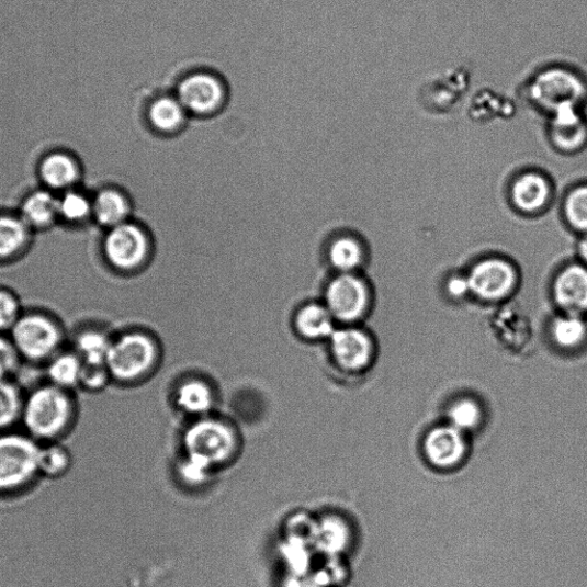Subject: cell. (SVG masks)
I'll return each instance as SVG.
<instances>
[{
    "instance_id": "cell-17",
    "label": "cell",
    "mask_w": 587,
    "mask_h": 587,
    "mask_svg": "<svg viewBox=\"0 0 587 587\" xmlns=\"http://www.w3.org/2000/svg\"><path fill=\"white\" fill-rule=\"evenodd\" d=\"M335 317L330 315L325 304L313 302L302 306L294 318L297 335L312 342H324L335 334Z\"/></svg>"
},
{
    "instance_id": "cell-3",
    "label": "cell",
    "mask_w": 587,
    "mask_h": 587,
    "mask_svg": "<svg viewBox=\"0 0 587 587\" xmlns=\"http://www.w3.org/2000/svg\"><path fill=\"white\" fill-rule=\"evenodd\" d=\"M159 364V343L142 331H126L112 341L106 366L113 380L132 384Z\"/></svg>"
},
{
    "instance_id": "cell-1",
    "label": "cell",
    "mask_w": 587,
    "mask_h": 587,
    "mask_svg": "<svg viewBox=\"0 0 587 587\" xmlns=\"http://www.w3.org/2000/svg\"><path fill=\"white\" fill-rule=\"evenodd\" d=\"M74 414L69 391L49 384L24 400L22 420L33 439L54 441L68 429Z\"/></svg>"
},
{
    "instance_id": "cell-13",
    "label": "cell",
    "mask_w": 587,
    "mask_h": 587,
    "mask_svg": "<svg viewBox=\"0 0 587 587\" xmlns=\"http://www.w3.org/2000/svg\"><path fill=\"white\" fill-rule=\"evenodd\" d=\"M554 293L557 304L566 314H587V267L572 266L561 272Z\"/></svg>"
},
{
    "instance_id": "cell-29",
    "label": "cell",
    "mask_w": 587,
    "mask_h": 587,
    "mask_svg": "<svg viewBox=\"0 0 587 587\" xmlns=\"http://www.w3.org/2000/svg\"><path fill=\"white\" fill-rule=\"evenodd\" d=\"M72 466V455L68 448L53 443L41 448L38 456V472L48 478L65 476Z\"/></svg>"
},
{
    "instance_id": "cell-10",
    "label": "cell",
    "mask_w": 587,
    "mask_h": 587,
    "mask_svg": "<svg viewBox=\"0 0 587 587\" xmlns=\"http://www.w3.org/2000/svg\"><path fill=\"white\" fill-rule=\"evenodd\" d=\"M328 341L331 359L341 370L361 372L370 365L373 346L370 338L361 329L337 328Z\"/></svg>"
},
{
    "instance_id": "cell-25",
    "label": "cell",
    "mask_w": 587,
    "mask_h": 587,
    "mask_svg": "<svg viewBox=\"0 0 587 587\" xmlns=\"http://www.w3.org/2000/svg\"><path fill=\"white\" fill-rule=\"evenodd\" d=\"M327 258L331 269L350 273L361 266L363 250L360 242L351 237H338L329 244Z\"/></svg>"
},
{
    "instance_id": "cell-16",
    "label": "cell",
    "mask_w": 587,
    "mask_h": 587,
    "mask_svg": "<svg viewBox=\"0 0 587 587\" xmlns=\"http://www.w3.org/2000/svg\"><path fill=\"white\" fill-rule=\"evenodd\" d=\"M352 542L350 524L341 517L328 515L317 519L314 549L324 556H341Z\"/></svg>"
},
{
    "instance_id": "cell-28",
    "label": "cell",
    "mask_w": 587,
    "mask_h": 587,
    "mask_svg": "<svg viewBox=\"0 0 587 587\" xmlns=\"http://www.w3.org/2000/svg\"><path fill=\"white\" fill-rule=\"evenodd\" d=\"M59 218L68 224H82L92 218V196L71 189L59 196Z\"/></svg>"
},
{
    "instance_id": "cell-12",
    "label": "cell",
    "mask_w": 587,
    "mask_h": 587,
    "mask_svg": "<svg viewBox=\"0 0 587 587\" xmlns=\"http://www.w3.org/2000/svg\"><path fill=\"white\" fill-rule=\"evenodd\" d=\"M469 283L471 292L478 297L497 300L513 289L516 273L513 268L504 261L487 260L473 269Z\"/></svg>"
},
{
    "instance_id": "cell-32",
    "label": "cell",
    "mask_w": 587,
    "mask_h": 587,
    "mask_svg": "<svg viewBox=\"0 0 587 587\" xmlns=\"http://www.w3.org/2000/svg\"><path fill=\"white\" fill-rule=\"evenodd\" d=\"M314 552L312 545L285 540L282 555L289 565L292 575L311 574L314 568Z\"/></svg>"
},
{
    "instance_id": "cell-33",
    "label": "cell",
    "mask_w": 587,
    "mask_h": 587,
    "mask_svg": "<svg viewBox=\"0 0 587 587\" xmlns=\"http://www.w3.org/2000/svg\"><path fill=\"white\" fill-rule=\"evenodd\" d=\"M566 216L584 235L587 234V185L576 188L567 197Z\"/></svg>"
},
{
    "instance_id": "cell-35",
    "label": "cell",
    "mask_w": 587,
    "mask_h": 587,
    "mask_svg": "<svg viewBox=\"0 0 587 587\" xmlns=\"http://www.w3.org/2000/svg\"><path fill=\"white\" fill-rule=\"evenodd\" d=\"M112 380L106 365H83L79 387L88 393L104 391Z\"/></svg>"
},
{
    "instance_id": "cell-24",
    "label": "cell",
    "mask_w": 587,
    "mask_h": 587,
    "mask_svg": "<svg viewBox=\"0 0 587 587\" xmlns=\"http://www.w3.org/2000/svg\"><path fill=\"white\" fill-rule=\"evenodd\" d=\"M112 339L98 329H87L76 339L75 352L86 365H106Z\"/></svg>"
},
{
    "instance_id": "cell-4",
    "label": "cell",
    "mask_w": 587,
    "mask_h": 587,
    "mask_svg": "<svg viewBox=\"0 0 587 587\" xmlns=\"http://www.w3.org/2000/svg\"><path fill=\"white\" fill-rule=\"evenodd\" d=\"M184 442L188 458L211 471L232 461L238 449L233 426L207 416L188 429Z\"/></svg>"
},
{
    "instance_id": "cell-26",
    "label": "cell",
    "mask_w": 587,
    "mask_h": 587,
    "mask_svg": "<svg viewBox=\"0 0 587 587\" xmlns=\"http://www.w3.org/2000/svg\"><path fill=\"white\" fill-rule=\"evenodd\" d=\"M549 194L546 182L539 174L529 173L520 178L513 188L517 206L524 212L540 210Z\"/></svg>"
},
{
    "instance_id": "cell-7",
    "label": "cell",
    "mask_w": 587,
    "mask_h": 587,
    "mask_svg": "<svg viewBox=\"0 0 587 587\" xmlns=\"http://www.w3.org/2000/svg\"><path fill=\"white\" fill-rule=\"evenodd\" d=\"M150 240L138 223L125 222L108 229L102 252L109 264L122 273H134L149 260Z\"/></svg>"
},
{
    "instance_id": "cell-15",
    "label": "cell",
    "mask_w": 587,
    "mask_h": 587,
    "mask_svg": "<svg viewBox=\"0 0 587 587\" xmlns=\"http://www.w3.org/2000/svg\"><path fill=\"white\" fill-rule=\"evenodd\" d=\"M134 214L132 197L116 188L101 189L92 196V219L106 229L125 222Z\"/></svg>"
},
{
    "instance_id": "cell-9",
    "label": "cell",
    "mask_w": 587,
    "mask_h": 587,
    "mask_svg": "<svg viewBox=\"0 0 587 587\" xmlns=\"http://www.w3.org/2000/svg\"><path fill=\"white\" fill-rule=\"evenodd\" d=\"M323 302L336 320L352 323L359 320L365 313L369 293L360 278L341 273L330 279Z\"/></svg>"
},
{
    "instance_id": "cell-6",
    "label": "cell",
    "mask_w": 587,
    "mask_h": 587,
    "mask_svg": "<svg viewBox=\"0 0 587 587\" xmlns=\"http://www.w3.org/2000/svg\"><path fill=\"white\" fill-rule=\"evenodd\" d=\"M11 340L22 359L31 362L53 360L63 343L59 325L43 314L22 315L11 330Z\"/></svg>"
},
{
    "instance_id": "cell-27",
    "label": "cell",
    "mask_w": 587,
    "mask_h": 587,
    "mask_svg": "<svg viewBox=\"0 0 587 587\" xmlns=\"http://www.w3.org/2000/svg\"><path fill=\"white\" fill-rule=\"evenodd\" d=\"M553 338L557 346L567 350L580 348L587 341V323L584 316L566 314L555 320Z\"/></svg>"
},
{
    "instance_id": "cell-18",
    "label": "cell",
    "mask_w": 587,
    "mask_h": 587,
    "mask_svg": "<svg viewBox=\"0 0 587 587\" xmlns=\"http://www.w3.org/2000/svg\"><path fill=\"white\" fill-rule=\"evenodd\" d=\"M188 114L177 97L161 95L150 102L147 120L153 131L171 136L184 129Z\"/></svg>"
},
{
    "instance_id": "cell-34",
    "label": "cell",
    "mask_w": 587,
    "mask_h": 587,
    "mask_svg": "<svg viewBox=\"0 0 587 587\" xmlns=\"http://www.w3.org/2000/svg\"><path fill=\"white\" fill-rule=\"evenodd\" d=\"M317 519L306 515L291 517L286 522V539L312 545L314 548V538Z\"/></svg>"
},
{
    "instance_id": "cell-38",
    "label": "cell",
    "mask_w": 587,
    "mask_h": 587,
    "mask_svg": "<svg viewBox=\"0 0 587 587\" xmlns=\"http://www.w3.org/2000/svg\"><path fill=\"white\" fill-rule=\"evenodd\" d=\"M212 471L206 466L187 458L182 466L181 473L184 478L191 483L197 484L206 479Z\"/></svg>"
},
{
    "instance_id": "cell-2",
    "label": "cell",
    "mask_w": 587,
    "mask_h": 587,
    "mask_svg": "<svg viewBox=\"0 0 587 587\" xmlns=\"http://www.w3.org/2000/svg\"><path fill=\"white\" fill-rule=\"evenodd\" d=\"M529 94L535 105L552 115L566 110H582L587 101V80L571 67H549L534 76Z\"/></svg>"
},
{
    "instance_id": "cell-36",
    "label": "cell",
    "mask_w": 587,
    "mask_h": 587,
    "mask_svg": "<svg viewBox=\"0 0 587 587\" xmlns=\"http://www.w3.org/2000/svg\"><path fill=\"white\" fill-rule=\"evenodd\" d=\"M21 316L18 297L8 290H0V331H11Z\"/></svg>"
},
{
    "instance_id": "cell-39",
    "label": "cell",
    "mask_w": 587,
    "mask_h": 587,
    "mask_svg": "<svg viewBox=\"0 0 587 587\" xmlns=\"http://www.w3.org/2000/svg\"><path fill=\"white\" fill-rule=\"evenodd\" d=\"M448 287L453 296H464L471 291L469 278L464 279L462 276L451 279Z\"/></svg>"
},
{
    "instance_id": "cell-5",
    "label": "cell",
    "mask_w": 587,
    "mask_h": 587,
    "mask_svg": "<svg viewBox=\"0 0 587 587\" xmlns=\"http://www.w3.org/2000/svg\"><path fill=\"white\" fill-rule=\"evenodd\" d=\"M39 452L32 437L0 433V493L21 489L39 474Z\"/></svg>"
},
{
    "instance_id": "cell-21",
    "label": "cell",
    "mask_w": 587,
    "mask_h": 587,
    "mask_svg": "<svg viewBox=\"0 0 587 587\" xmlns=\"http://www.w3.org/2000/svg\"><path fill=\"white\" fill-rule=\"evenodd\" d=\"M32 233L20 216L0 214V262L19 257L30 246Z\"/></svg>"
},
{
    "instance_id": "cell-40",
    "label": "cell",
    "mask_w": 587,
    "mask_h": 587,
    "mask_svg": "<svg viewBox=\"0 0 587 587\" xmlns=\"http://www.w3.org/2000/svg\"><path fill=\"white\" fill-rule=\"evenodd\" d=\"M579 257L585 267H587V234L583 236L578 246Z\"/></svg>"
},
{
    "instance_id": "cell-19",
    "label": "cell",
    "mask_w": 587,
    "mask_h": 587,
    "mask_svg": "<svg viewBox=\"0 0 587 587\" xmlns=\"http://www.w3.org/2000/svg\"><path fill=\"white\" fill-rule=\"evenodd\" d=\"M19 216L34 229L48 228L59 221V196L49 190H37L25 197Z\"/></svg>"
},
{
    "instance_id": "cell-37",
    "label": "cell",
    "mask_w": 587,
    "mask_h": 587,
    "mask_svg": "<svg viewBox=\"0 0 587 587\" xmlns=\"http://www.w3.org/2000/svg\"><path fill=\"white\" fill-rule=\"evenodd\" d=\"M21 355L12 340L0 337V366L11 374L18 370Z\"/></svg>"
},
{
    "instance_id": "cell-11",
    "label": "cell",
    "mask_w": 587,
    "mask_h": 587,
    "mask_svg": "<svg viewBox=\"0 0 587 587\" xmlns=\"http://www.w3.org/2000/svg\"><path fill=\"white\" fill-rule=\"evenodd\" d=\"M424 451L432 466L440 470L454 469L466 455L464 432L451 425L433 428L426 436Z\"/></svg>"
},
{
    "instance_id": "cell-8",
    "label": "cell",
    "mask_w": 587,
    "mask_h": 587,
    "mask_svg": "<svg viewBox=\"0 0 587 587\" xmlns=\"http://www.w3.org/2000/svg\"><path fill=\"white\" fill-rule=\"evenodd\" d=\"M176 97L189 114L210 117L223 110L227 90L218 75L197 71L187 76L178 86Z\"/></svg>"
},
{
    "instance_id": "cell-14",
    "label": "cell",
    "mask_w": 587,
    "mask_h": 587,
    "mask_svg": "<svg viewBox=\"0 0 587 587\" xmlns=\"http://www.w3.org/2000/svg\"><path fill=\"white\" fill-rule=\"evenodd\" d=\"M38 173L47 190L64 193L78 185L82 170L74 157L64 151H55L41 161Z\"/></svg>"
},
{
    "instance_id": "cell-30",
    "label": "cell",
    "mask_w": 587,
    "mask_h": 587,
    "mask_svg": "<svg viewBox=\"0 0 587 587\" xmlns=\"http://www.w3.org/2000/svg\"><path fill=\"white\" fill-rule=\"evenodd\" d=\"M450 425L462 432L476 429L483 419L479 403L471 397L454 400L448 408Z\"/></svg>"
},
{
    "instance_id": "cell-20",
    "label": "cell",
    "mask_w": 587,
    "mask_h": 587,
    "mask_svg": "<svg viewBox=\"0 0 587 587\" xmlns=\"http://www.w3.org/2000/svg\"><path fill=\"white\" fill-rule=\"evenodd\" d=\"M552 137L566 150H575L587 140V121L582 110H566L553 115Z\"/></svg>"
},
{
    "instance_id": "cell-22",
    "label": "cell",
    "mask_w": 587,
    "mask_h": 587,
    "mask_svg": "<svg viewBox=\"0 0 587 587\" xmlns=\"http://www.w3.org/2000/svg\"><path fill=\"white\" fill-rule=\"evenodd\" d=\"M178 407L189 415L206 417L214 406L215 396L212 387L199 379H190L183 382L176 392Z\"/></svg>"
},
{
    "instance_id": "cell-23",
    "label": "cell",
    "mask_w": 587,
    "mask_h": 587,
    "mask_svg": "<svg viewBox=\"0 0 587 587\" xmlns=\"http://www.w3.org/2000/svg\"><path fill=\"white\" fill-rule=\"evenodd\" d=\"M83 365L76 352L56 354L48 363L47 377L50 384L69 391L79 387Z\"/></svg>"
},
{
    "instance_id": "cell-31",
    "label": "cell",
    "mask_w": 587,
    "mask_h": 587,
    "mask_svg": "<svg viewBox=\"0 0 587 587\" xmlns=\"http://www.w3.org/2000/svg\"><path fill=\"white\" fill-rule=\"evenodd\" d=\"M24 400L11 381L0 380V431L8 430L22 419Z\"/></svg>"
}]
</instances>
